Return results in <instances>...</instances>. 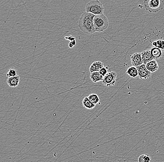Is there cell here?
I'll use <instances>...</instances> for the list:
<instances>
[{
  "mask_svg": "<svg viewBox=\"0 0 164 162\" xmlns=\"http://www.w3.org/2000/svg\"><path fill=\"white\" fill-rule=\"evenodd\" d=\"M95 15L92 13L85 12L82 14L78 20V26L80 30L87 34L95 33L93 19Z\"/></svg>",
  "mask_w": 164,
  "mask_h": 162,
  "instance_id": "6da1fadb",
  "label": "cell"
},
{
  "mask_svg": "<svg viewBox=\"0 0 164 162\" xmlns=\"http://www.w3.org/2000/svg\"><path fill=\"white\" fill-rule=\"evenodd\" d=\"M93 24L96 31L98 33L103 32L109 27L108 19L104 14L96 15L94 17Z\"/></svg>",
  "mask_w": 164,
  "mask_h": 162,
  "instance_id": "7a4b0ae2",
  "label": "cell"
},
{
  "mask_svg": "<svg viewBox=\"0 0 164 162\" xmlns=\"http://www.w3.org/2000/svg\"><path fill=\"white\" fill-rule=\"evenodd\" d=\"M144 7L150 13H156L164 9V0H144Z\"/></svg>",
  "mask_w": 164,
  "mask_h": 162,
  "instance_id": "3957f363",
  "label": "cell"
},
{
  "mask_svg": "<svg viewBox=\"0 0 164 162\" xmlns=\"http://www.w3.org/2000/svg\"><path fill=\"white\" fill-rule=\"evenodd\" d=\"M104 6L99 0H92L85 5V11L95 16L104 14Z\"/></svg>",
  "mask_w": 164,
  "mask_h": 162,
  "instance_id": "277c9868",
  "label": "cell"
},
{
  "mask_svg": "<svg viewBox=\"0 0 164 162\" xmlns=\"http://www.w3.org/2000/svg\"><path fill=\"white\" fill-rule=\"evenodd\" d=\"M117 74L115 72H109L102 81L103 84L106 86H112L115 85L117 80Z\"/></svg>",
  "mask_w": 164,
  "mask_h": 162,
  "instance_id": "5b68a950",
  "label": "cell"
},
{
  "mask_svg": "<svg viewBox=\"0 0 164 162\" xmlns=\"http://www.w3.org/2000/svg\"><path fill=\"white\" fill-rule=\"evenodd\" d=\"M138 73V77L141 79H147L151 78V73L146 68V64H142L136 67Z\"/></svg>",
  "mask_w": 164,
  "mask_h": 162,
  "instance_id": "8992f818",
  "label": "cell"
},
{
  "mask_svg": "<svg viewBox=\"0 0 164 162\" xmlns=\"http://www.w3.org/2000/svg\"><path fill=\"white\" fill-rule=\"evenodd\" d=\"M131 56V63L132 65L135 67L140 66L143 63L142 59L141 53H136L130 55Z\"/></svg>",
  "mask_w": 164,
  "mask_h": 162,
  "instance_id": "52a82bcc",
  "label": "cell"
},
{
  "mask_svg": "<svg viewBox=\"0 0 164 162\" xmlns=\"http://www.w3.org/2000/svg\"><path fill=\"white\" fill-rule=\"evenodd\" d=\"M20 81V77L18 75L15 77H11L7 78V83L11 88L16 87L19 84Z\"/></svg>",
  "mask_w": 164,
  "mask_h": 162,
  "instance_id": "ba28073f",
  "label": "cell"
},
{
  "mask_svg": "<svg viewBox=\"0 0 164 162\" xmlns=\"http://www.w3.org/2000/svg\"><path fill=\"white\" fill-rule=\"evenodd\" d=\"M141 53L142 59L143 64H146L147 63L154 59L151 56V50H145L143 51Z\"/></svg>",
  "mask_w": 164,
  "mask_h": 162,
  "instance_id": "9c48e42d",
  "label": "cell"
},
{
  "mask_svg": "<svg viewBox=\"0 0 164 162\" xmlns=\"http://www.w3.org/2000/svg\"><path fill=\"white\" fill-rule=\"evenodd\" d=\"M104 64L100 61H97L92 63L89 68V71L90 73L94 72L99 71L101 68L104 67Z\"/></svg>",
  "mask_w": 164,
  "mask_h": 162,
  "instance_id": "30bf717a",
  "label": "cell"
},
{
  "mask_svg": "<svg viewBox=\"0 0 164 162\" xmlns=\"http://www.w3.org/2000/svg\"><path fill=\"white\" fill-rule=\"evenodd\" d=\"M146 68L151 73L155 72L159 69V65H158V63L155 59L147 63L146 64Z\"/></svg>",
  "mask_w": 164,
  "mask_h": 162,
  "instance_id": "8fae6325",
  "label": "cell"
},
{
  "mask_svg": "<svg viewBox=\"0 0 164 162\" xmlns=\"http://www.w3.org/2000/svg\"><path fill=\"white\" fill-rule=\"evenodd\" d=\"M90 78L93 82L96 83V82L103 81L104 77L99 72H94L91 73Z\"/></svg>",
  "mask_w": 164,
  "mask_h": 162,
  "instance_id": "7c38bea8",
  "label": "cell"
},
{
  "mask_svg": "<svg viewBox=\"0 0 164 162\" xmlns=\"http://www.w3.org/2000/svg\"><path fill=\"white\" fill-rule=\"evenodd\" d=\"M151 53L154 59H159L162 56V52L161 49L155 47H153L151 49Z\"/></svg>",
  "mask_w": 164,
  "mask_h": 162,
  "instance_id": "4fadbf2b",
  "label": "cell"
},
{
  "mask_svg": "<svg viewBox=\"0 0 164 162\" xmlns=\"http://www.w3.org/2000/svg\"><path fill=\"white\" fill-rule=\"evenodd\" d=\"M126 73L132 78H136L138 77V73L137 68L134 66H132L128 68Z\"/></svg>",
  "mask_w": 164,
  "mask_h": 162,
  "instance_id": "5bb4252c",
  "label": "cell"
},
{
  "mask_svg": "<svg viewBox=\"0 0 164 162\" xmlns=\"http://www.w3.org/2000/svg\"><path fill=\"white\" fill-rule=\"evenodd\" d=\"M82 104L85 108L89 110L93 109L96 106V105L92 103L90 100H89L88 97H85L83 99L82 101Z\"/></svg>",
  "mask_w": 164,
  "mask_h": 162,
  "instance_id": "9a60e30c",
  "label": "cell"
},
{
  "mask_svg": "<svg viewBox=\"0 0 164 162\" xmlns=\"http://www.w3.org/2000/svg\"><path fill=\"white\" fill-rule=\"evenodd\" d=\"M88 97L89 100H90V101L95 105H97V104L100 105L101 104L100 102L99 97L97 94H90L89 95Z\"/></svg>",
  "mask_w": 164,
  "mask_h": 162,
  "instance_id": "2e32d148",
  "label": "cell"
},
{
  "mask_svg": "<svg viewBox=\"0 0 164 162\" xmlns=\"http://www.w3.org/2000/svg\"><path fill=\"white\" fill-rule=\"evenodd\" d=\"M153 47L159 48L161 50H164V40H158L152 43Z\"/></svg>",
  "mask_w": 164,
  "mask_h": 162,
  "instance_id": "e0dca14e",
  "label": "cell"
},
{
  "mask_svg": "<svg viewBox=\"0 0 164 162\" xmlns=\"http://www.w3.org/2000/svg\"><path fill=\"white\" fill-rule=\"evenodd\" d=\"M138 162H151V158L147 154L142 155L138 158Z\"/></svg>",
  "mask_w": 164,
  "mask_h": 162,
  "instance_id": "ac0fdd59",
  "label": "cell"
},
{
  "mask_svg": "<svg viewBox=\"0 0 164 162\" xmlns=\"http://www.w3.org/2000/svg\"><path fill=\"white\" fill-rule=\"evenodd\" d=\"M17 71H16V69H14V68L10 69L8 70V71L7 72V78L15 77V76H17Z\"/></svg>",
  "mask_w": 164,
  "mask_h": 162,
  "instance_id": "d6986e66",
  "label": "cell"
},
{
  "mask_svg": "<svg viewBox=\"0 0 164 162\" xmlns=\"http://www.w3.org/2000/svg\"><path fill=\"white\" fill-rule=\"evenodd\" d=\"M108 69V67L106 66V67H104L101 68L99 72L103 77H104L109 72Z\"/></svg>",
  "mask_w": 164,
  "mask_h": 162,
  "instance_id": "ffe728a7",
  "label": "cell"
},
{
  "mask_svg": "<svg viewBox=\"0 0 164 162\" xmlns=\"http://www.w3.org/2000/svg\"><path fill=\"white\" fill-rule=\"evenodd\" d=\"M76 45V40H74L73 41H70V43L69 44V47L70 48H72L75 46Z\"/></svg>",
  "mask_w": 164,
  "mask_h": 162,
  "instance_id": "44dd1931",
  "label": "cell"
},
{
  "mask_svg": "<svg viewBox=\"0 0 164 162\" xmlns=\"http://www.w3.org/2000/svg\"><path fill=\"white\" fill-rule=\"evenodd\" d=\"M65 39H68V40L70 41H73V40H75L76 39L75 38L72 36H69V37H65Z\"/></svg>",
  "mask_w": 164,
  "mask_h": 162,
  "instance_id": "7402d4cb",
  "label": "cell"
}]
</instances>
